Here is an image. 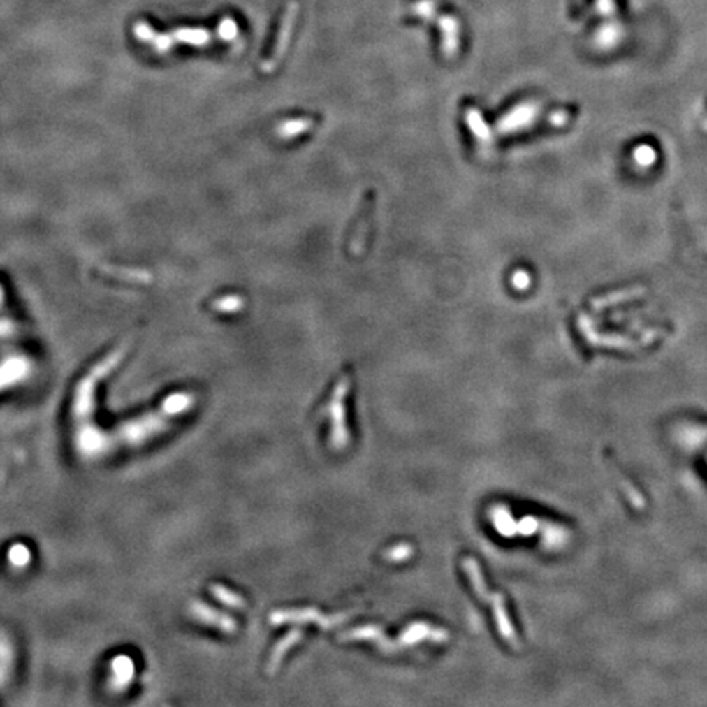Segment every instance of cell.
<instances>
[{
  "label": "cell",
  "instance_id": "5",
  "mask_svg": "<svg viewBox=\"0 0 707 707\" xmlns=\"http://www.w3.org/2000/svg\"><path fill=\"white\" fill-rule=\"evenodd\" d=\"M175 40L194 46H203L208 41V33L200 28H184V30L175 31Z\"/></svg>",
  "mask_w": 707,
  "mask_h": 707
},
{
  "label": "cell",
  "instance_id": "7",
  "mask_svg": "<svg viewBox=\"0 0 707 707\" xmlns=\"http://www.w3.org/2000/svg\"><path fill=\"white\" fill-rule=\"evenodd\" d=\"M219 35H221L224 40H233V38L238 35V25L231 20L221 22V25H219Z\"/></svg>",
  "mask_w": 707,
  "mask_h": 707
},
{
  "label": "cell",
  "instance_id": "4",
  "mask_svg": "<svg viewBox=\"0 0 707 707\" xmlns=\"http://www.w3.org/2000/svg\"><path fill=\"white\" fill-rule=\"evenodd\" d=\"M313 125V122L309 120V118H300V120H289V122H284L282 125L277 128V133H279V136L282 138H295L298 135H302V133H305L307 130H309Z\"/></svg>",
  "mask_w": 707,
  "mask_h": 707
},
{
  "label": "cell",
  "instance_id": "1",
  "mask_svg": "<svg viewBox=\"0 0 707 707\" xmlns=\"http://www.w3.org/2000/svg\"><path fill=\"white\" fill-rule=\"evenodd\" d=\"M463 568H465V573H467L468 580H470V583H472V586H474L476 596L483 601H490L488 604L491 606V608H493L496 625H498L501 637H503L506 642L511 643V645H518V635H516L513 622L509 620V614H508V611H506L503 598H501L500 595L490 593L488 588H486L483 576H481L480 568H479V565H476V562L474 560V558H465V560H463Z\"/></svg>",
  "mask_w": 707,
  "mask_h": 707
},
{
  "label": "cell",
  "instance_id": "6",
  "mask_svg": "<svg viewBox=\"0 0 707 707\" xmlns=\"http://www.w3.org/2000/svg\"><path fill=\"white\" fill-rule=\"evenodd\" d=\"M242 307V300L236 295H229V297L218 298L217 302L213 303V308L218 309V312H236Z\"/></svg>",
  "mask_w": 707,
  "mask_h": 707
},
{
  "label": "cell",
  "instance_id": "3",
  "mask_svg": "<svg viewBox=\"0 0 707 707\" xmlns=\"http://www.w3.org/2000/svg\"><path fill=\"white\" fill-rule=\"evenodd\" d=\"M369 219H370V210H367V212H364V214L357 219V226L352 233V242H351V252H354V254H360L362 249H364L367 231H369Z\"/></svg>",
  "mask_w": 707,
  "mask_h": 707
},
{
  "label": "cell",
  "instance_id": "8",
  "mask_svg": "<svg viewBox=\"0 0 707 707\" xmlns=\"http://www.w3.org/2000/svg\"><path fill=\"white\" fill-rule=\"evenodd\" d=\"M0 302H2V289H0Z\"/></svg>",
  "mask_w": 707,
  "mask_h": 707
},
{
  "label": "cell",
  "instance_id": "2",
  "mask_svg": "<svg viewBox=\"0 0 707 707\" xmlns=\"http://www.w3.org/2000/svg\"><path fill=\"white\" fill-rule=\"evenodd\" d=\"M28 372V364L23 359H10L0 367V388L22 379Z\"/></svg>",
  "mask_w": 707,
  "mask_h": 707
}]
</instances>
